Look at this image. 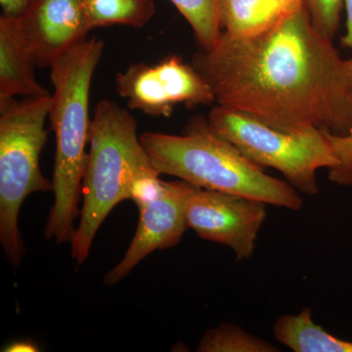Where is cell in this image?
<instances>
[{
    "label": "cell",
    "mask_w": 352,
    "mask_h": 352,
    "mask_svg": "<svg viewBox=\"0 0 352 352\" xmlns=\"http://www.w3.org/2000/svg\"><path fill=\"white\" fill-rule=\"evenodd\" d=\"M192 65L212 87L215 104L287 131L352 132L347 60L315 29L305 4L248 36L222 32Z\"/></svg>",
    "instance_id": "cell-1"
},
{
    "label": "cell",
    "mask_w": 352,
    "mask_h": 352,
    "mask_svg": "<svg viewBox=\"0 0 352 352\" xmlns=\"http://www.w3.org/2000/svg\"><path fill=\"white\" fill-rule=\"evenodd\" d=\"M140 140L160 175L294 212L302 208L300 193L288 182L264 173L235 146L217 135L203 117L190 120L182 135L145 132Z\"/></svg>",
    "instance_id": "cell-3"
},
{
    "label": "cell",
    "mask_w": 352,
    "mask_h": 352,
    "mask_svg": "<svg viewBox=\"0 0 352 352\" xmlns=\"http://www.w3.org/2000/svg\"><path fill=\"white\" fill-rule=\"evenodd\" d=\"M36 62L21 29L19 18L0 17V99L48 95L34 74Z\"/></svg>",
    "instance_id": "cell-11"
},
{
    "label": "cell",
    "mask_w": 352,
    "mask_h": 352,
    "mask_svg": "<svg viewBox=\"0 0 352 352\" xmlns=\"http://www.w3.org/2000/svg\"><path fill=\"white\" fill-rule=\"evenodd\" d=\"M195 34L201 50H210L221 36L219 0H170Z\"/></svg>",
    "instance_id": "cell-15"
},
{
    "label": "cell",
    "mask_w": 352,
    "mask_h": 352,
    "mask_svg": "<svg viewBox=\"0 0 352 352\" xmlns=\"http://www.w3.org/2000/svg\"><path fill=\"white\" fill-rule=\"evenodd\" d=\"M18 18L36 67H50L91 31L83 0H34Z\"/></svg>",
    "instance_id": "cell-10"
},
{
    "label": "cell",
    "mask_w": 352,
    "mask_h": 352,
    "mask_svg": "<svg viewBox=\"0 0 352 352\" xmlns=\"http://www.w3.org/2000/svg\"><path fill=\"white\" fill-rule=\"evenodd\" d=\"M4 351L10 352H25V351H38V346L32 344L30 340H19V342H13L6 347Z\"/></svg>",
    "instance_id": "cell-22"
},
{
    "label": "cell",
    "mask_w": 352,
    "mask_h": 352,
    "mask_svg": "<svg viewBox=\"0 0 352 352\" xmlns=\"http://www.w3.org/2000/svg\"><path fill=\"white\" fill-rule=\"evenodd\" d=\"M200 352H277L279 349L266 340L254 337L242 328L222 324L210 329L199 342Z\"/></svg>",
    "instance_id": "cell-16"
},
{
    "label": "cell",
    "mask_w": 352,
    "mask_h": 352,
    "mask_svg": "<svg viewBox=\"0 0 352 352\" xmlns=\"http://www.w3.org/2000/svg\"><path fill=\"white\" fill-rule=\"evenodd\" d=\"M273 333L278 342L295 352H352L351 340L339 339L315 323L311 308L279 317Z\"/></svg>",
    "instance_id": "cell-12"
},
{
    "label": "cell",
    "mask_w": 352,
    "mask_h": 352,
    "mask_svg": "<svg viewBox=\"0 0 352 352\" xmlns=\"http://www.w3.org/2000/svg\"><path fill=\"white\" fill-rule=\"evenodd\" d=\"M104 41L94 36L80 41L57 58L50 66L54 87L51 95L50 118L56 139L53 193L55 201L44 234L57 244L71 242L74 222L80 214L87 166L90 126L89 94L95 69L100 62Z\"/></svg>",
    "instance_id": "cell-2"
},
{
    "label": "cell",
    "mask_w": 352,
    "mask_h": 352,
    "mask_svg": "<svg viewBox=\"0 0 352 352\" xmlns=\"http://www.w3.org/2000/svg\"><path fill=\"white\" fill-rule=\"evenodd\" d=\"M305 3L315 29L333 41L340 28L344 0H305Z\"/></svg>",
    "instance_id": "cell-18"
},
{
    "label": "cell",
    "mask_w": 352,
    "mask_h": 352,
    "mask_svg": "<svg viewBox=\"0 0 352 352\" xmlns=\"http://www.w3.org/2000/svg\"><path fill=\"white\" fill-rule=\"evenodd\" d=\"M90 29L112 25L142 28L156 12L154 0H83Z\"/></svg>",
    "instance_id": "cell-14"
},
{
    "label": "cell",
    "mask_w": 352,
    "mask_h": 352,
    "mask_svg": "<svg viewBox=\"0 0 352 352\" xmlns=\"http://www.w3.org/2000/svg\"><path fill=\"white\" fill-rule=\"evenodd\" d=\"M196 186L184 182H163L159 195L139 208L135 235L124 258L105 276V284L113 286L127 276L148 254L170 249L182 240L188 229L186 203Z\"/></svg>",
    "instance_id": "cell-9"
},
{
    "label": "cell",
    "mask_w": 352,
    "mask_h": 352,
    "mask_svg": "<svg viewBox=\"0 0 352 352\" xmlns=\"http://www.w3.org/2000/svg\"><path fill=\"white\" fill-rule=\"evenodd\" d=\"M50 106V94L0 99V242L13 265L25 254L19 229L23 203L36 192L53 191L39 166Z\"/></svg>",
    "instance_id": "cell-5"
},
{
    "label": "cell",
    "mask_w": 352,
    "mask_h": 352,
    "mask_svg": "<svg viewBox=\"0 0 352 352\" xmlns=\"http://www.w3.org/2000/svg\"><path fill=\"white\" fill-rule=\"evenodd\" d=\"M220 25L231 36H248L270 27L284 13L268 0H219Z\"/></svg>",
    "instance_id": "cell-13"
},
{
    "label": "cell",
    "mask_w": 352,
    "mask_h": 352,
    "mask_svg": "<svg viewBox=\"0 0 352 352\" xmlns=\"http://www.w3.org/2000/svg\"><path fill=\"white\" fill-rule=\"evenodd\" d=\"M337 164L328 168V178L339 186L352 187V132L333 134L325 131Z\"/></svg>",
    "instance_id": "cell-17"
},
{
    "label": "cell",
    "mask_w": 352,
    "mask_h": 352,
    "mask_svg": "<svg viewBox=\"0 0 352 352\" xmlns=\"http://www.w3.org/2000/svg\"><path fill=\"white\" fill-rule=\"evenodd\" d=\"M347 64H349V74H351V78L352 80V57L351 59L347 60Z\"/></svg>",
    "instance_id": "cell-23"
},
{
    "label": "cell",
    "mask_w": 352,
    "mask_h": 352,
    "mask_svg": "<svg viewBox=\"0 0 352 352\" xmlns=\"http://www.w3.org/2000/svg\"><path fill=\"white\" fill-rule=\"evenodd\" d=\"M266 215L263 201L198 187L186 203L188 228L201 239L228 247L238 261L254 254Z\"/></svg>",
    "instance_id": "cell-8"
},
{
    "label": "cell",
    "mask_w": 352,
    "mask_h": 352,
    "mask_svg": "<svg viewBox=\"0 0 352 352\" xmlns=\"http://www.w3.org/2000/svg\"><path fill=\"white\" fill-rule=\"evenodd\" d=\"M116 87L132 110L152 117L168 118L178 104L193 108L215 103L212 87L179 56L157 64H132L116 76Z\"/></svg>",
    "instance_id": "cell-7"
},
{
    "label": "cell",
    "mask_w": 352,
    "mask_h": 352,
    "mask_svg": "<svg viewBox=\"0 0 352 352\" xmlns=\"http://www.w3.org/2000/svg\"><path fill=\"white\" fill-rule=\"evenodd\" d=\"M34 0H0L3 15L21 17L29 9Z\"/></svg>",
    "instance_id": "cell-19"
},
{
    "label": "cell",
    "mask_w": 352,
    "mask_h": 352,
    "mask_svg": "<svg viewBox=\"0 0 352 352\" xmlns=\"http://www.w3.org/2000/svg\"><path fill=\"white\" fill-rule=\"evenodd\" d=\"M344 10L346 12V32L342 38V44L352 50V0H344Z\"/></svg>",
    "instance_id": "cell-20"
},
{
    "label": "cell",
    "mask_w": 352,
    "mask_h": 352,
    "mask_svg": "<svg viewBox=\"0 0 352 352\" xmlns=\"http://www.w3.org/2000/svg\"><path fill=\"white\" fill-rule=\"evenodd\" d=\"M89 153L83 175L80 221L72 237V256L82 264L95 235L118 204L131 200L139 178L157 173L141 143L133 116L115 102L96 105L89 133Z\"/></svg>",
    "instance_id": "cell-4"
},
{
    "label": "cell",
    "mask_w": 352,
    "mask_h": 352,
    "mask_svg": "<svg viewBox=\"0 0 352 352\" xmlns=\"http://www.w3.org/2000/svg\"><path fill=\"white\" fill-rule=\"evenodd\" d=\"M280 13H286L305 4V0H268Z\"/></svg>",
    "instance_id": "cell-21"
},
{
    "label": "cell",
    "mask_w": 352,
    "mask_h": 352,
    "mask_svg": "<svg viewBox=\"0 0 352 352\" xmlns=\"http://www.w3.org/2000/svg\"><path fill=\"white\" fill-rule=\"evenodd\" d=\"M208 124L261 168H273L303 195L319 193L317 173L337 164L325 131H287L265 124L249 113L215 104Z\"/></svg>",
    "instance_id": "cell-6"
}]
</instances>
